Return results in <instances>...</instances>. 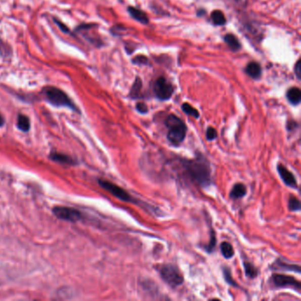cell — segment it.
<instances>
[{"label": "cell", "mask_w": 301, "mask_h": 301, "mask_svg": "<svg viewBox=\"0 0 301 301\" xmlns=\"http://www.w3.org/2000/svg\"><path fill=\"white\" fill-rule=\"evenodd\" d=\"M52 21L53 22L55 23L57 26H58V28H59V30L60 31L63 32L64 34H66V35H71L72 34V31H71V29H70L69 27L67 26V25L65 24L62 21H60L59 18L55 17V16H53L52 17Z\"/></svg>", "instance_id": "obj_24"}, {"label": "cell", "mask_w": 301, "mask_h": 301, "mask_svg": "<svg viewBox=\"0 0 301 301\" xmlns=\"http://www.w3.org/2000/svg\"><path fill=\"white\" fill-rule=\"evenodd\" d=\"M4 124H5V118H4L3 115L0 113V127L3 126Z\"/></svg>", "instance_id": "obj_32"}, {"label": "cell", "mask_w": 301, "mask_h": 301, "mask_svg": "<svg viewBox=\"0 0 301 301\" xmlns=\"http://www.w3.org/2000/svg\"><path fill=\"white\" fill-rule=\"evenodd\" d=\"M164 123L167 128L168 141L171 145L179 147L187 136V127L185 122L176 115L170 114Z\"/></svg>", "instance_id": "obj_3"}, {"label": "cell", "mask_w": 301, "mask_h": 301, "mask_svg": "<svg viewBox=\"0 0 301 301\" xmlns=\"http://www.w3.org/2000/svg\"><path fill=\"white\" fill-rule=\"evenodd\" d=\"M133 62L135 63V64H138V65H145L148 63V58L145 56H137L134 59Z\"/></svg>", "instance_id": "obj_28"}, {"label": "cell", "mask_w": 301, "mask_h": 301, "mask_svg": "<svg viewBox=\"0 0 301 301\" xmlns=\"http://www.w3.org/2000/svg\"></svg>", "instance_id": "obj_33"}, {"label": "cell", "mask_w": 301, "mask_h": 301, "mask_svg": "<svg viewBox=\"0 0 301 301\" xmlns=\"http://www.w3.org/2000/svg\"><path fill=\"white\" fill-rule=\"evenodd\" d=\"M224 39H225V42L227 44L230 48L232 49L233 52H237L241 48V45L239 42V39L237 38L235 35H232V34H227Z\"/></svg>", "instance_id": "obj_16"}, {"label": "cell", "mask_w": 301, "mask_h": 301, "mask_svg": "<svg viewBox=\"0 0 301 301\" xmlns=\"http://www.w3.org/2000/svg\"><path fill=\"white\" fill-rule=\"evenodd\" d=\"M17 127L22 132H28L30 129V120L28 116L24 114L18 115Z\"/></svg>", "instance_id": "obj_17"}, {"label": "cell", "mask_w": 301, "mask_h": 301, "mask_svg": "<svg viewBox=\"0 0 301 301\" xmlns=\"http://www.w3.org/2000/svg\"><path fill=\"white\" fill-rule=\"evenodd\" d=\"M277 173L279 174L282 180L284 181V184L291 188H298V183H297V180L295 178L293 173H291L290 170H288L286 167L284 166V164L282 163H278L277 164Z\"/></svg>", "instance_id": "obj_9"}, {"label": "cell", "mask_w": 301, "mask_h": 301, "mask_svg": "<svg viewBox=\"0 0 301 301\" xmlns=\"http://www.w3.org/2000/svg\"><path fill=\"white\" fill-rule=\"evenodd\" d=\"M136 109H137V111H138L140 113H142V114H146V113L148 112V107H147V105H146L144 103H142V102L136 104Z\"/></svg>", "instance_id": "obj_29"}, {"label": "cell", "mask_w": 301, "mask_h": 301, "mask_svg": "<svg viewBox=\"0 0 301 301\" xmlns=\"http://www.w3.org/2000/svg\"><path fill=\"white\" fill-rule=\"evenodd\" d=\"M216 245H217V239H216V233L214 230L211 228L210 230V239L208 245L205 246V249L207 251V253H213V251L215 250Z\"/></svg>", "instance_id": "obj_26"}, {"label": "cell", "mask_w": 301, "mask_h": 301, "mask_svg": "<svg viewBox=\"0 0 301 301\" xmlns=\"http://www.w3.org/2000/svg\"><path fill=\"white\" fill-rule=\"evenodd\" d=\"M53 213L57 218L68 222H77L80 220L81 214L77 209L69 207L59 206L53 208Z\"/></svg>", "instance_id": "obj_8"}, {"label": "cell", "mask_w": 301, "mask_h": 301, "mask_svg": "<svg viewBox=\"0 0 301 301\" xmlns=\"http://www.w3.org/2000/svg\"><path fill=\"white\" fill-rule=\"evenodd\" d=\"M288 208L291 211H299L301 208L300 201L294 195H291L288 200Z\"/></svg>", "instance_id": "obj_22"}, {"label": "cell", "mask_w": 301, "mask_h": 301, "mask_svg": "<svg viewBox=\"0 0 301 301\" xmlns=\"http://www.w3.org/2000/svg\"><path fill=\"white\" fill-rule=\"evenodd\" d=\"M50 158H51L52 161H55L57 163H63V164H68V165H71V164H73V163H74V161H73L72 157L66 156V155H64V154H60V153H52V154L50 155Z\"/></svg>", "instance_id": "obj_15"}, {"label": "cell", "mask_w": 301, "mask_h": 301, "mask_svg": "<svg viewBox=\"0 0 301 301\" xmlns=\"http://www.w3.org/2000/svg\"><path fill=\"white\" fill-rule=\"evenodd\" d=\"M217 137H218L217 130H216L214 127H211V126L208 127L207 132H206V138H207V140H208V141H213V140H215Z\"/></svg>", "instance_id": "obj_27"}, {"label": "cell", "mask_w": 301, "mask_h": 301, "mask_svg": "<svg viewBox=\"0 0 301 301\" xmlns=\"http://www.w3.org/2000/svg\"><path fill=\"white\" fill-rule=\"evenodd\" d=\"M45 101L55 107L68 108L72 111L80 113L76 104L73 103V99L64 90L54 86H45L41 92Z\"/></svg>", "instance_id": "obj_2"}, {"label": "cell", "mask_w": 301, "mask_h": 301, "mask_svg": "<svg viewBox=\"0 0 301 301\" xmlns=\"http://www.w3.org/2000/svg\"><path fill=\"white\" fill-rule=\"evenodd\" d=\"M223 272H224V277H225V281L227 282V284L232 285V286H234V287H239V284H237L234 281V278L232 277V271L229 268L225 267L223 269Z\"/></svg>", "instance_id": "obj_25"}, {"label": "cell", "mask_w": 301, "mask_h": 301, "mask_svg": "<svg viewBox=\"0 0 301 301\" xmlns=\"http://www.w3.org/2000/svg\"><path fill=\"white\" fill-rule=\"evenodd\" d=\"M211 19L214 24L218 25V26H222L225 25L226 22V19H225V14L222 13L221 11L216 10L211 14Z\"/></svg>", "instance_id": "obj_20"}, {"label": "cell", "mask_w": 301, "mask_h": 301, "mask_svg": "<svg viewBox=\"0 0 301 301\" xmlns=\"http://www.w3.org/2000/svg\"><path fill=\"white\" fill-rule=\"evenodd\" d=\"M298 123L295 121V120H289L287 122V125H286V129L288 132L295 131L296 129L298 128Z\"/></svg>", "instance_id": "obj_30"}, {"label": "cell", "mask_w": 301, "mask_h": 301, "mask_svg": "<svg viewBox=\"0 0 301 301\" xmlns=\"http://www.w3.org/2000/svg\"><path fill=\"white\" fill-rule=\"evenodd\" d=\"M246 192L247 190H246V186L244 184H235L230 193V198L232 200H239V199L246 196Z\"/></svg>", "instance_id": "obj_11"}, {"label": "cell", "mask_w": 301, "mask_h": 301, "mask_svg": "<svg viewBox=\"0 0 301 301\" xmlns=\"http://www.w3.org/2000/svg\"><path fill=\"white\" fill-rule=\"evenodd\" d=\"M246 73L253 79H258L262 74V67L257 62H251L246 66Z\"/></svg>", "instance_id": "obj_14"}, {"label": "cell", "mask_w": 301, "mask_h": 301, "mask_svg": "<svg viewBox=\"0 0 301 301\" xmlns=\"http://www.w3.org/2000/svg\"><path fill=\"white\" fill-rule=\"evenodd\" d=\"M287 99L291 104L293 105H298L300 103L301 100V91L298 88H291L288 90L286 94Z\"/></svg>", "instance_id": "obj_13"}, {"label": "cell", "mask_w": 301, "mask_h": 301, "mask_svg": "<svg viewBox=\"0 0 301 301\" xmlns=\"http://www.w3.org/2000/svg\"><path fill=\"white\" fill-rule=\"evenodd\" d=\"M153 90H154V93L156 95V97L159 100L166 101L169 100L173 96L174 89H173V85L165 78L160 77L154 84Z\"/></svg>", "instance_id": "obj_7"}, {"label": "cell", "mask_w": 301, "mask_h": 301, "mask_svg": "<svg viewBox=\"0 0 301 301\" xmlns=\"http://www.w3.org/2000/svg\"><path fill=\"white\" fill-rule=\"evenodd\" d=\"M98 183L101 187L104 188V190L107 191L110 194H112L113 196L118 198V200L122 201H125V202H130V203H134V204L139 205L140 201L137 199H135L134 196H132L131 194H129L127 191L123 189L122 187H119L116 184L110 182L108 180H99Z\"/></svg>", "instance_id": "obj_5"}, {"label": "cell", "mask_w": 301, "mask_h": 301, "mask_svg": "<svg viewBox=\"0 0 301 301\" xmlns=\"http://www.w3.org/2000/svg\"><path fill=\"white\" fill-rule=\"evenodd\" d=\"M295 74H296V76L298 78V80H300L301 78V64H300V60H298L297 64H296V66H295Z\"/></svg>", "instance_id": "obj_31"}, {"label": "cell", "mask_w": 301, "mask_h": 301, "mask_svg": "<svg viewBox=\"0 0 301 301\" xmlns=\"http://www.w3.org/2000/svg\"><path fill=\"white\" fill-rule=\"evenodd\" d=\"M244 270H245V274H246V277L250 278V279H253L258 276V270L251 263L245 262L244 263Z\"/></svg>", "instance_id": "obj_19"}, {"label": "cell", "mask_w": 301, "mask_h": 301, "mask_svg": "<svg viewBox=\"0 0 301 301\" xmlns=\"http://www.w3.org/2000/svg\"><path fill=\"white\" fill-rule=\"evenodd\" d=\"M274 270H284V271H293L296 273H300L301 269L299 265H295V264H289V263L283 262L281 259H277L272 267Z\"/></svg>", "instance_id": "obj_10"}, {"label": "cell", "mask_w": 301, "mask_h": 301, "mask_svg": "<svg viewBox=\"0 0 301 301\" xmlns=\"http://www.w3.org/2000/svg\"><path fill=\"white\" fill-rule=\"evenodd\" d=\"M220 249H221V253L223 256L225 257V259H231L234 256V248L232 246V244L229 242H223L220 246Z\"/></svg>", "instance_id": "obj_18"}, {"label": "cell", "mask_w": 301, "mask_h": 301, "mask_svg": "<svg viewBox=\"0 0 301 301\" xmlns=\"http://www.w3.org/2000/svg\"><path fill=\"white\" fill-rule=\"evenodd\" d=\"M270 282L276 288H292L296 291H300V282L295 277L283 274H274L270 278Z\"/></svg>", "instance_id": "obj_6"}, {"label": "cell", "mask_w": 301, "mask_h": 301, "mask_svg": "<svg viewBox=\"0 0 301 301\" xmlns=\"http://www.w3.org/2000/svg\"><path fill=\"white\" fill-rule=\"evenodd\" d=\"M128 12L132 17L134 18L136 21L142 22L143 24H148L149 23V18L147 16V14L142 12L140 9H137L135 7H129Z\"/></svg>", "instance_id": "obj_12"}, {"label": "cell", "mask_w": 301, "mask_h": 301, "mask_svg": "<svg viewBox=\"0 0 301 301\" xmlns=\"http://www.w3.org/2000/svg\"><path fill=\"white\" fill-rule=\"evenodd\" d=\"M142 80L140 78H136L135 83L132 87L131 91H130V97L132 98H138L140 97V94H141V90H142Z\"/></svg>", "instance_id": "obj_21"}, {"label": "cell", "mask_w": 301, "mask_h": 301, "mask_svg": "<svg viewBox=\"0 0 301 301\" xmlns=\"http://www.w3.org/2000/svg\"><path fill=\"white\" fill-rule=\"evenodd\" d=\"M162 277L169 286L177 288L184 283V277L180 269L171 263H164L157 265L156 268Z\"/></svg>", "instance_id": "obj_4"}, {"label": "cell", "mask_w": 301, "mask_h": 301, "mask_svg": "<svg viewBox=\"0 0 301 301\" xmlns=\"http://www.w3.org/2000/svg\"><path fill=\"white\" fill-rule=\"evenodd\" d=\"M182 110L186 114L192 116L194 118H198L200 117L199 111L195 108L193 107L191 104H187V103L182 104Z\"/></svg>", "instance_id": "obj_23"}, {"label": "cell", "mask_w": 301, "mask_h": 301, "mask_svg": "<svg viewBox=\"0 0 301 301\" xmlns=\"http://www.w3.org/2000/svg\"><path fill=\"white\" fill-rule=\"evenodd\" d=\"M183 173L191 182L200 187H208L211 185L212 175L210 163L201 154L192 159H180Z\"/></svg>", "instance_id": "obj_1"}]
</instances>
